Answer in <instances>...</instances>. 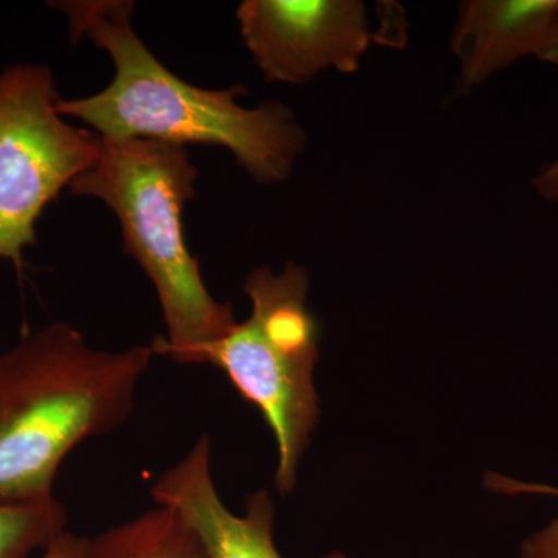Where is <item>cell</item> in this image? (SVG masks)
Listing matches in <instances>:
<instances>
[{"instance_id": "obj_1", "label": "cell", "mask_w": 558, "mask_h": 558, "mask_svg": "<svg viewBox=\"0 0 558 558\" xmlns=\"http://www.w3.org/2000/svg\"><path fill=\"white\" fill-rule=\"evenodd\" d=\"M68 16L70 38L87 36L112 58L116 75L90 97L58 101L106 140H157L172 145L220 146L264 185L284 182L306 146V132L281 102L244 108L240 89L208 90L186 83L153 53L131 24L130 0L50 2Z\"/></svg>"}, {"instance_id": "obj_2", "label": "cell", "mask_w": 558, "mask_h": 558, "mask_svg": "<svg viewBox=\"0 0 558 558\" xmlns=\"http://www.w3.org/2000/svg\"><path fill=\"white\" fill-rule=\"evenodd\" d=\"M154 357L150 344L92 348L64 322L0 352V502L53 498L70 451L130 418Z\"/></svg>"}, {"instance_id": "obj_3", "label": "cell", "mask_w": 558, "mask_h": 558, "mask_svg": "<svg viewBox=\"0 0 558 558\" xmlns=\"http://www.w3.org/2000/svg\"><path fill=\"white\" fill-rule=\"evenodd\" d=\"M197 179L185 146L100 137L98 159L69 185L73 196L95 197L116 213L124 253L153 281L167 325L168 336L150 349L180 365H201L202 352L238 323L231 304L209 293L186 244L182 216Z\"/></svg>"}, {"instance_id": "obj_4", "label": "cell", "mask_w": 558, "mask_h": 558, "mask_svg": "<svg viewBox=\"0 0 558 558\" xmlns=\"http://www.w3.org/2000/svg\"><path fill=\"white\" fill-rule=\"evenodd\" d=\"M244 292L252 314L205 349L201 365L222 371L266 418L278 447L275 487L289 495L319 416L318 326L307 310L310 277L293 263L279 274L259 267L245 279Z\"/></svg>"}, {"instance_id": "obj_5", "label": "cell", "mask_w": 558, "mask_h": 558, "mask_svg": "<svg viewBox=\"0 0 558 558\" xmlns=\"http://www.w3.org/2000/svg\"><path fill=\"white\" fill-rule=\"evenodd\" d=\"M58 101L47 65L0 72V259L17 270L44 209L100 154V135L68 123Z\"/></svg>"}, {"instance_id": "obj_6", "label": "cell", "mask_w": 558, "mask_h": 558, "mask_svg": "<svg viewBox=\"0 0 558 558\" xmlns=\"http://www.w3.org/2000/svg\"><path fill=\"white\" fill-rule=\"evenodd\" d=\"M242 39L269 83H310L325 70L352 73L374 44L399 47V24L373 31L359 0H245Z\"/></svg>"}, {"instance_id": "obj_7", "label": "cell", "mask_w": 558, "mask_h": 558, "mask_svg": "<svg viewBox=\"0 0 558 558\" xmlns=\"http://www.w3.org/2000/svg\"><path fill=\"white\" fill-rule=\"evenodd\" d=\"M157 506L175 510L204 542L211 558H284L274 538L275 506L269 492L250 495L242 515L231 512L213 478L211 440L201 435L189 453L150 487ZM323 558H347L332 553Z\"/></svg>"}, {"instance_id": "obj_8", "label": "cell", "mask_w": 558, "mask_h": 558, "mask_svg": "<svg viewBox=\"0 0 558 558\" xmlns=\"http://www.w3.org/2000/svg\"><path fill=\"white\" fill-rule=\"evenodd\" d=\"M557 20L558 0L461 3L450 40L461 64V86H481L521 58L537 57Z\"/></svg>"}, {"instance_id": "obj_9", "label": "cell", "mask_w": 558, "mask_h": 558, "mask_svg": "<svg viewBox=\"0 0 558 558\" xmlns=\"http://www.w3.org/2000/svg\"><path fill=\"white\" fill-rule=\"evenodd\" d=\"M84 558H211L197 532L175 510L156 506L87 537Z\"/></svg>"}, {"instance_id": "obj_10", "label": "cell", "mask_w": 558, "mask_h": 558, "mask_svg": "<svg viewBox=\"0 0 558 558\" xmlns=\"http://www.w3.org/2000/svg\"><path fill=\"white\" fill-rule=\"evenodd\" d=\"M68 512L57 497L35 502H0V558H31L68 531Z\"/></svg>"}, {"instance_id": "obj_11", "label": "cell", "mask_w": 558, "mask_h": 558, "mask_svg": "<svg viewBox=\"0 0 558 558\" xmlns=\"http://www.w3.org/2000/svg\"><path fill=\"white\" fill-rule=\"evenodd\" d=\"M521 558H558V519L524 543Z\"/></svg>"}, {"instance_id": "obj_12", "label": "cell", "mask_w": 558, "mask_h": 558, "mask_svg": "<svg viewBox=\"0 0 558 558\" xmlns=\"http://www.w3.org/2000/svg\"><path fill=\"white\" fill-rule=\"evenodd\" d=\"M486 486L492 490L499 492V494H538L558 497L557 487L545 486V484L520 483V481L506 478V476L497 475V473L487 475Z\"/></svg>"}, {"instance_id": "obj_13", "label": "cell", "mask_w": 558, "mask_h": 558, "mask_svg": "<svg viewBox=\"0 0 558 558\" xmlns=\"http://www.w3.org/2000/svg\"><path fill=\"white\" fill-rule=\"evenodd\" d=\"M87 537L62 532L60 537L53 539L46 549L40 553L39 558H84L86 557Z\"/></svg>"}, {"instance_id": "obj_14", "label": "cell", "mask_w": 558, "mask_h": 558, "mask_svg": "<svg viewBox=\"0 0 558 558\" xmlns=\"http://www.w3.org/2000/svg\"><path fill=\"white\" fill-rule=\"evenodd\" d=\"M532 186L543 201L558 202V157L539 168L532 179Z\"/></svg>"}, {"instance_id": "obj_15", "label": "cell", "mask_w": 558, "mask_h": 558, "mask_svg": "<svg viewBox=\"0 0 558 558\" xmlns=\"http://www.w3.org/2000/svg\"><path fill=\"white\" fill-rule=\"evenodd\" d=\"M538 61L546 62V64L558 65V20L554 27L550 28L548 36H546L545 43L539 47L537 53Z\"/></svg>"}]
</instances>
